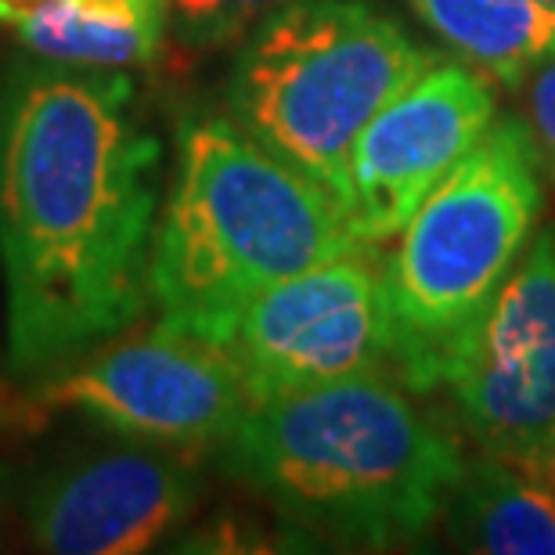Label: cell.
<instances>
[{"mask_svg": "<svg viewBox=\"0 0 555 555\" xmlns=\"http://www.w3.org/2000/svg\"><path fill=\"white\" fill-rule=\"evenodd\" d=\"M228 443L235 469L285 516L369 548L426 534L465 473L459 448L390 372L249 404Z\"/></svg>", "mask_w": 555, "mask_h": 555, "instance_id": "2", "label": "cell"}, {"mask_svg": "<svg viewBox=\"0 0 555 555\" xmlns=\"http://www.w3.org/2000/svg\"><path fill=\"white\" fill-rule=\"evenodd\" d=\"M40 4H48V0H0V22L4 26H22Z\"/></svg>", "mask_w": 555, "mask_h": 555, "instance_id": "16", "label": "cell"}, {"mask_svg": "<svg viewBox=\"0 0 555 555\" xmlns=\"http://www.w3.org/2000/svg\"><path fill=\"white\" fill-rule=\"evenodd\" d=\"M159 141L124 69L26 62L0 76V268L8 361L62 369L149 296Z\"/></svg>", "mask_w": 555, "mask_h": 555, "instance_id": "1", "label": "cell"}, {"mask_svg": "<svg viewBox=\"0 0 555 555\" xmlns=\"http://www.w3.org/2000/svg\"><path fill=\"white\" fill-rule=\"evenodd\" d=\"M285 0H163L166 22L188 43H224L257 29Z\"/></svg>", "mask_w": 555, "mask_h": 555, "instance_id": "14", "label": "cell"}, {"mask_svg": "<svg viewBox=\"0 0 555 555\" xmlns=\"http://www.w3.org/2000/svg\"><path fill=\"white\" fill-rule=\"evenodd\" d=\"M418 18L473 65L502 83H519L555 59V8L541 0H408Z\"/></svg>", "mask_w": 555, "mask_h": 555, "instance_id": "12", "label": "cell"}, {"mask_svg": "<svg viewBox=\"0 0 555 555\" xmlns=\"http://www.w3.org/2000/svg\"><path fill=\"white\" fill-rule=\"evenodd\" d=\"M8 505H11V473L4 469V465H0V530H4Z\"/></svg>", "mask_w": 555, "mask_h": 555, "instance_id": "17", "label": "cell"}, {"mask_svg": "<svg viewBox=\"0 0 555 555\" xmlns=\"http://www.w3.org/2000/svg\"><path fill=\"white\" fill-rule=\"evenodd\" d=\"M494 124L483 73L462 62H429L361 130L350 152L347 224L361 246L401 235L426 195Z\"/></svg>", "mask_w": 555, "mask_h": 555, "instance_id": "9", "label": "cell"}, {"mask_svg": "<svg viewBox=\"0 0 555 555\" xmlns=\"http://www.w3.org/2000/svg\"><path fill=\"white\" fill-rule=\"evenodd\" d=\"M224 347L253 404L343 375L390 372L397 336L386 263L358 246L285 278L242 310Z\"/></svg>", "mask_w": 555, "mask_h": 555, "instance_id": "7", "label": "cell"}, {"mask_svg": "<svg viewBox=\"0 0 555 555\" xmlns=\"http://www.w3.org/2000/svg\"><path fill=\"white\" fill-rule=\"evenodd\" d=\"M343 206L246 127H184L177 181L155 224L149 296L159 321L224 347L253 299L358 249Z\"/></svg>", "mask_w": 555, "mask_h": 555, "instance_id": "3", "label": "cell"}, {"mask_svg": "<svg viewBox=\"0 0 555 555\" xmlns=\"http://www.w3.org/2000/svg\"><path fill=\"white\" fill-rule=\"evenodd\" d=\"M443 383L487 459L555 487V231L524 249Z\"/></svg>", "mask_w": 555, "mask_h": 555, "instance_id": "6", "label": "cell"}, {"mask_svg": "<svg viewBox=\"0 0 555 555\" xmlns=\"http://www.w3.org/2000/svg\"><path fill=\"white\" fill-rule=\"evenodd\" d=\"M541 4H548V8H555V0H541Z\"/></svg>", "mask_w": 555, "mask_h": 555, "instance_id": "18", "label": "cell"}, {"mask_svg": "<svg viewBox=\"0 0 555 555\" xmlns=\"http://www.w3.org/2000/svg\"><path fill=\"white\" fill-rule=\"evenodd\" d=\"M538 166L534 134L513 116L494 119L401 228L386 288L404 386L443 383L451 353L524 257L541 214Z\"/></svg>", "mask_w": 555, "mask_h": 555, "instance_id": "4", "label": "cell"}, {"mask_svg": "<svg viewBox=\"0 0 555 555\" xmlns=\"http://www.w3.org/2000/svg\"><path fill=\"white\" fill-rule=\"evenodd\" d=\"M40 401L159 443L228 440L253 404L228 347L166 321L138 339L102 347L43 386Z\"/></svg>", "mask_w": 555, "mask_h": 555, "instance_id": "8", "label": "cell"}, {"mask_svg": "<svg viewBox=\"0 0 555 555\" xmlns=\"http://www.w3.org/2000/svg\"><path fill=\"white\" fill-rule=\"evenodd\" d=\"M443 513L473 552L555 555V487L487 454L465 465Z\"/></svg>", "mask_w": 555, "mask_h": 555, "instance_id": "11", "label": "cell"}, {"mask_svg": "<svg viewBox=\"0 0 555 555\" xmlns=\"http://www.w3.org/2000/svg\"><path fill=\"white\" fill-rule=\"evenodd\" d=\"M433 59L369 0H285L231 73V113L343 206L369 119Z\"/></svg>", "mask_w": 555, "mask_h": 555, "instance_id": "5", "label": "cell"}, {"mask_svg": "<svg viewBox=\"0 0 555 555\" xmlns=\"http://www.w3.org/2000/svg\"><path fill=\"white\" fill-rule=\"evenodd\" d=\"M530 80V134H534L541 155H545L552 181H555V59L538 65Z\"/></svg>", "mask_w": 555, "mask_h": 555, "instance_id": "15", "label": "cell"}, {"mask_svg": "<svg viewBox=\"0 0 555 555\" xmlns=\"http://www.w3.org/2000/svg\"><path fill=\"white\" fill-rule=\"evenodd\" d=\"M195 480L152 451H108L51 469L26 498V524L43 552H149L192 513Z\"/></svg>", "mask_w": 555, "mask_h": 555, "instance_id": "10", "label": "cell"}, {"mask_svg": "<svg viewBox=\"0 0 555 555\" xmlns=\"http://www.w3.org/2000/svg\"><path fill=\"white\" fill-rule=\"evenodd\" d=\"M166 26L163 8H113L80 0H48L22 22V43L51 62L127 69L159 51Z\"/></svg>", "mask_w": 555, "mask_h": 555, "instance_id": "13", "label": "cell"}]
</instances>
